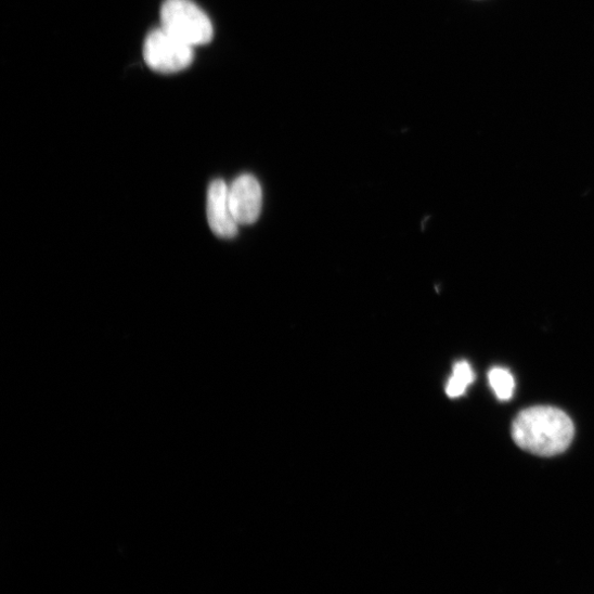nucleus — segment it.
Listing matches in <instances>:
<instances>
[{
  "instance_id": "obj_3",
  "label": "nucleus",
  "mask_w": 594,
  "mask_h": 594,
  "mask_svg": "<svg viewBox=\"0 0 594 594\" xmlns=\"http://www.w3.org/2000/svg\"><path fill=\"white\" fill-rule=\"evenodd\" d=\"M193 49L160 27L145 38L143 56L148 67L170 74L183 70L192 63Z\"/></svg>"
},
{
  "instance_id": "obj_2",
  "label": "nucleus",
  "mask_w": 594,
  "mask_h": 594,
  "mask_svg": "<svg viewBox=\"0 0 594 594\" xmlns=\"http://www.w3.org/2000/svg\"><path fill=\"white\" fill-rule=\"evenodd\" d=\"M160 18L163 29L193 48L212 39L210 20L192 0H166Z\"/></svg>"
},
{
  "instance_id": "obj_5",
  "label": "nucleus",
  "mask_w": 594,
  "mask_h": 594,
  "mask_svg": "<svg viewBox=\"0 0 594 594\" xmlns=\"http://www.w3.org/2000/svg\"><path fill=\"white\" fill-rule=\"evenodd\" d=\"M230 203L240 225H251L262 209V190L251 175L238 177L230 186Z\"/></svg>"
},
{
  "instance_id": "obj_6",
  "label": "nucleus",
  "mask_w": 594,
  "mask_h": 594,
  "mask_svg": "<svg viewBox=\"0 0 594 594\" xmlns=\"http://www.w3.org/2000/svg\"><path fill=\"white\" fill-rule=\"evenodd\" d=\"M474 382L475 374L472 365L467 361H460L454 366L446 393L453 399L462 397Z\"/></svg>"
},
{
  "instance_id": "obj_4",
  "label": "nucleus",
  "mask_w": 594,
  "mask_h": 594,
  "mask_svg": "<svg viewBox=\"0 0 594 594\" xmlns=\"http://www.w3.org/2000/svg\"><path fill=\"white\" fill-rule=\"evenodd\" d=\"M230 186L224 180H215L207 192V220L211 232L224 240L238 234V222L230 203Z\"/></svg>"
},
{
  "instance_id": "obj_1",
  "label": "nucleus",
  "mask_w": 594,
  "mask_h": 594,
  "mask_svg": "<svg viewBox=\"0 0 594 594\" xmlns=\"http://www.w3.org/2000/svg\"><path fill=\"white\" fill-rule=\"evenodd\" d=\"M573 436L571 418L552 406L527 409L515 417L512 425V437L518 448L541 457L566 452Z\"/></svg>"
},
{
  "instance_id": "obj_7",
  "label": "nucleus",
  "mask_w": 594,
  "mask_h": 594,
  "mask_svg": "<svg viewBox=\"0 0 594 594\" xmlns=\"http://www.w3.org/2000/svg\"><path fill=\"white\" fill-rule=\"evenodd\" d=\"M489 383L500 400L507 401L512 399L515 382L508 370L493 367L489 373Z\"/></svg>"
}]
</instances>
